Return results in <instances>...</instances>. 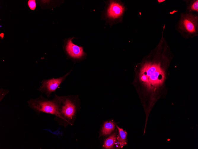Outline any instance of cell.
Wrapping results in <instances>:
<instances>
[{"instance_id": "obj_1", "label": "cell", "mask_w": 198, "mask_h": 149, "mask_svg": "<svg viewBox=\"0 0 198 149\" xmlns=\"http://www.w3.org/2000/svg\"><path fill=\"white\" fill-rule=\"evenodd\" d=\"M52 100L58 114V117H55L54 120L59 125L65 128L69 125L73 126L77 114L81 108L78 96L69 95L62 96L55 94Z\"/></svg>"}, {"instance_id": "obj_2", "label": "cell", "mask_w": 198, "mask_h": 149, "mask_svg": "<svg viewBox=\"0 0 198 149\" xmlns=\"http://www.w3.org/2000/svg\"><path fill=\"white\" fill-rule=\"evenodd\" d=\"M161 48L157 59L153 62L145 63L140 70V80L148 90L156 89L162 84L164 80L163 68L164 63L168 60L165 56L164 57L163 52L162 54Z\"/></svg>"}, {"instance_id": "obj_3", "label": "cell", "mask_w": 198, "mask_h": 149, "mask_svg": "<svg viewBox=\"0 0 198 149\" xmlns=\"http://www.w3.org/2000/svg\"><path fill=\"white\" fill-rule=\"evenodd\" d=\"M198 15L191 12L182 13L178 22V28L185 37H194L198 34Z\"/></svg>"}, {"instance_id": "obj_4", "label": "cell", "mask_w": 198, "mask_h": 149, "mask_svg": "<svg viewBox=\"0 0 198 149\" xmlns=\"http://www.w3.org/2000/svg\"><path fill=\"white\" fill-rule=\"evenodd\" d=\"M28 106L37 115L41 113L51 114L58 117V112L53 100L44 97L42 95L36 99L30 98L27 101Z\"/></svg>"}, {"instance_id": "obj_5", "label": "cell", "mask_w": 198, "mask_h": 149, "mask_svg": "<svg viewBox=\"0 0 198 149\" xmlns=\"http://www.w3.org/2000/svg\"><path fill=\"white\" fill-rule=\"evenodd\" d=\"M71 72L58 78H52L43 80L41 85L37 90L45 94L49 98L51 94L55 92L60 85L65 80Z\"/></svg>"}, {"instance_id": "obj_6", "label": "cell", "mask_w": 198, "mask_h": 149, "mask_svg": "<svg viewBox=\"0 0 198 149\" xmlns=\"http://www.w3.org/2000/svg\"><path fill=\"white\" fill-rule=\"evenodd\" d=\"M72 38L68 39L65 46L67 54L71 57L78 59L82 58L84 55L83 48L74 44L72 41Z\"/></svg>"}, {"instance_id": "obj_7", "label": "cell", "mask_w": 198, "mask_h": 149, "mask_svg": "<svg viewBox=\"0 0 198 149\" xmlns=\"http://www.w3.org/2000/svg\"><path fill=\"white\" fill-rule=\"evenodd\" d=\"M124 10V8L122 5L113 2L110 3L108 9L107 15L111 18H118L122 15Z\"/></svg>"}, {"instance_id": "obj_8", "label": "cell", "mask_w": 198, "mask_h": 149, "mask_svg": "<svg viewBox=\"0 0 198 149\" xmlns=\"http://www.w3.org/2000/svg\"><path fill=\"white\" fill-rule=\"evenodd\" d=\"M116 126L119 131V134L116 137V142L117 145V146L119 148H122L127 144L126 139L127 133L122 128H119L117 125Z\"/></svg>"}, {"instance_id": "obj_9", "label": "cell", "mask_w": 198, "mask_h": 149, "mask_svg": "<svg viewBox=\"0 0 198 149\" xmlns=\"http://www.w3.org/2000/svg\"><path fill=\"white\" fill-rule=\"evenodd\" d=\"M115 124L111 121L105 122L102 127L100 136H106L110 134L114 130Z\"/></svg>"}, {"instance_id": "obj_10", "label": "cell", "mask_w": 198, "mask_h": 149, "mask_svg": "<svg viewBox=\"0 0 198 149\" xmlns=\"http://www.w3.org/2000/svg\"><path fill=\"white\" fill-rule=\"evenodd\" d=\"M116 134L114 133L105 139L103 147L106 149H110L113 148L116 144Z\"/></svg>"}, {"instance_id": "obj_11", "label": "cell", "mask_w": 198, "mask_h": 149, "mask_svg": "<svg viewBox=\"0 0 198 149\" xmlns=\"http://www.w3.org/2000/svg\"><path fill=\"white\" fill-rule=\"evenodd\" d=\"M187 9L190 12H196L197 13L198 11V1L194 0L192 1L189 3L187 4Z\"/></svg>"}, {"instance_id": "obj_12", "label": "cell", "mask_w": 198, "mask_h": 149, "mask_svg": "<svg viewBox=\"0 0 198 149\" xmlns=\"http://www.w3.org/2000/svg\"><path fill=\"white\" fill-rule=\"evenodd\" d=\"M28 5L30 8L32 10H34L36 7V1L34 0H29L28 1Z\"/></svg>"}, {"instance_id": "obj_13", "label": "cell", "mask_w": 198, "mask_h": 149, "mask_svg": "<svg viewBox=\"0 0 198 149\" xmlns=\"http://www.w3.org/2000/svg\"><path fill=\"white\" fill-rule=\"evenodd\" d=\"M9 91L6 90L4 89L3 88H1L0 89V101L6 95L8 92Z\"/></svg>"}, {"instance_id": "obj_14", "label": "cell", "mask_w": 198, "mask_h": 149, "mask_svg": "<svg viewBox=\"0 0 198 149\" xmlns=\"http://www.w3.org/2000/svg\"><path fill=\"white\" fill-rule=\"evenodd\" d=\"M0 36L1 38H3L4 37V34L3 33L1 34H0Z\"/></svg>"}, {"instance_id": "obj_15", "label": "cell", "mask_w": 198, "mask_h": 149, "mask_svg": "<svg viewBox=\"0 0 198 149\" xmlns=\"http://www.w3.org/2000/svg\"><path fill=\"white\" fill-rule=\"evenodd\" d=\"M158 1L159 2H161V1H163V0H158Z\"/></svg>"}]
</instances>
